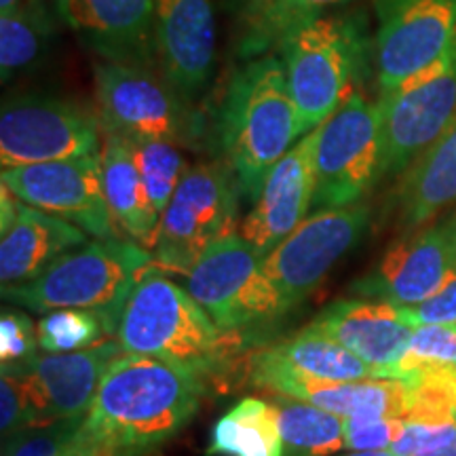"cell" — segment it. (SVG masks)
Instances as JSON below:
<instances>
[{
    "label": "cell",
    "instance_id": "24",
    "mask_svg": "<svg viewBox=\"0 0 456 456\" xmlns=\"http://www.w3.org/2000/svg\"><path fill=\"white\" fill-rule=\"evenodd\" d=\"M102 184L114 224L142 248H155L161 214L157 212L142 180L129 142L104 134L102 142Z\"/></svg>",
    "mask_w": 456,
    "mask_h": 456
},
{
    "label": "cell",
    "instance_id": "21",
    "mask_svg": "<svg viewBox=\"0 0 456 456\" xmlns=\"http://www.w3.org/2000/svg\"><path fill=\"white\" fill-rule=\"evenodd\" d=\"M249 380L258 389L298 399L340 419H402L406 412V385L399 379L322 380L288 370L252 366Z\"/></svg>",
    "mask_w": 456,
    "mask_h": 456
},
{
    "label": "cell",
    "instance_id": "6",
    "mask_svg": "<svg viewBox=\"0 0 456 456\" xmlns=\"http://www.w3.org/2000/svg\"><path fill=\"white\" fill-rule=\"evenodd\" d=\"M94 81L95 112L104 134L129 142H171L180 148L201 140V114L155 68L98 61Z\"/></svg>",
    "mask_w": 456,
    "mask_h": 456
},
{
    "label": "cell",
    "instance_id": "20",
    "mask_svg": "<svg viewBox=\"0 0 456 456\" xmlns=\"http://www.w3.org/2000/svg\"><path fill=\"white\" fill-rule=\"evenodd\" d=\"M155 53L165 81L184 98H197L216 66L212 0H157Z\"/></svg>",
    "mask_w": 456,
    "mask_h": 456
},
{
    "label": "cell",
    "instance_id": "34",
    "mask_svg": "<svg viewBox=\"0 0 456 456\" xmlns=\"http://www.w3.org/2000/svg\"><path fill=\"white\" fill-rule=\"evenodd\" d=\"M456 366V323H419L395 379L416 368Z\"/></svg>",
    "mask_w": 456,
    "mask_h": 456
},
{
    "label": "cell",
    "instance_id": "36",
    "mask_svg": "<svg viewBox=\"0 0 456 456\" xmlns=\"http://www.w3.org/2000/svg\"><path fill=\"white\" fill-rule=\"evenodd\" d=\"M37 326L24 311L4 306L0 315V362L21 363L37 355Z\"/></svg>",
    "mask_w": 456,
    "mask_h": 456
},
{
    "label": "cell",
    "instance_id": "42",
    "mask_svg": "<svg viewBox=\"0 0 456 456\" xmlns=\"http://www.w3.org/2000/svg\"><path fill=\"white\" fill-rule=\"evenodd\" d=\"M419 456H456V437L448 444V446H442V448L431 450V452H425V454H419Z\"/></svg>",
    "mask_w": 456,
    "mask_h": 456
},
{
    "label": "cell",
    "instance_id": "23",
    "mask_svg": "<svg viewBox=\"0 0 456 456\" xmlns=\"http://www.w3.org/2000/svg\"><path fill=\"white\" fill-rule=\"evenodd\" d=\"M456 203V117L450 127L399 175L393 195L397 226L403 231L436 220Z\"/></svg>",
    "mask_w": 456,
    "mask_h": 456
},
{
    "label": "cell",
    "instance_id": "29",
    "mask_svg": "<svg viewBox=\"0 0 456 456\" xmlns=\"http://www.w3.org/2000/svg\"><path fill=\"white\" fill-rule=\"evenodd\" d=\"M346 0H273L258 17L243 24L239 55L256 60L277 49L279 43L302 21L326 15L336 4Z\"/></svg>",
    "mask_w": 456,
    "mask_h": 456
},
{
    "label": "cell",
    "instance_id": "31",
    "mask_svg": "<svg viewBox=\"0 0 456 456\" xmlns=\"http://www.w3.org/2000/svg\"><path fill=\"white\" fill-rule=\"evenodd\" d=\"M38 346L47 353H74L110 338V330L95 311L57 309L37 323Z\"/></svg>",
    "mask_w": 456,
    "mask_h": 456
},
{
    "label": "cell",
    "instance_id": "38",
    "mask_svg": "<svg viewBox=\"0 0 456 456\" xmlns=\"http://www.w3.org/2000/svg\"><path fill=\"white\" fill-rule=\"evenodd\" d=\"M456 437L452 423H406L395 444L389 448L393 456H419L442 446H448Z\"/></svg>",
    "mask_w": 456,
    "mask_h": 456
},
{
    "label": "cell",
    "instance_id": "25",
    "mask_svg": "<svg viewBox=\"0 0 456 456\" xmlns=\"http://www.w3.org/2000/svg\"><path fill=\"white\" fill-rule=\"evenodd\" d=\"M252 366L279 368L311 379L338 380V383L379 379L374 370L353 355L346 346L309 326L256 353Z\"/></svg>",
    "mask_w": 456,
    "mask_h": 456
},
{
    "label": "cell",
    "instance_id": "15",
    "mask_svg": "<svg viewBox=\"0 0 456 456\" xmlns=\"http://www.w3.org/2000/svg\"><path fill=\"white\" fill-rule=\"evenodd\" d=\"M0 184L9 186L26 205L72 222L95 239L118 237L102 184V151L64 161L3 169Z\"/></svg>",
    "mask_w": 456,
    "mask_h": 456
},
{
    "label": "cell",
    "instance_id": "17",
    "mask_svg": "<svg viewBox=\"0 0 456 456\" xmlns=\"http://www.w3.org/2000/svg\"><path fill=\"white\" fill-rule=\"evenodd\" d=\"M157 0H53L55 17L100 61L155 68Z\"/></svg>",
    "mask_w": 456,
    "mask_h": 456
},
{
    "label": "cell",
    "instance_id": "7",
    "mask_svg": "<svg viewBox=\"0 0 456 456\" xmlns=\"http://www.w3.org/2000/svg\"><path fill=\"white\" fill-rule=\"evenodd\" d=\"M241 197L228 163L188 167L161 214L152 248L155 266L186 275L212 245L235 235Z\"/></svg>",
    "mask_w": 456,
    "mask_h": 456
},
{
    "label": "cell",
    "instance_id": "10",
    "mask_svg": "<svg viewBox=\"0 0 456 456\" xmlns=\"http://www.w3.org/2000/svg\"><path fill=\"white\" fill-rule=\"evenodd\" d=\"M98 112L70 100L21 95L0 110V165L3 169L53 163L102 151Z\"/></svg>",
    "mask_w": 456,
    "mask_h": 456
},
{
    "label": "cell",
    "instance_id": "18",
    "mask_svg": "<svg viewBox=\"0 0 456 456\" xmlns=\"http://www.w3.org/2000/svg\"><path fill=\"white\" fill-rule=\"evenodd\" d=\"M317 140L319 127L302 135L292 151L279 159L241 222V237L262 258L311 214L315 197Z\"/></svg>",
    "mask_w": 456,
    "mask_h": 456
},
{
    "label": "cell",
    "instance_id": "40",
    "mask_svg": "<svg viewBox=\"0 0 456 456\" xmlns=\"http://www.w3.org/2000/svg\"><path fill=\"white\" fill-rule=\"evenodd\" d=\"M17 209H20V199L9 191V186H0V232H4L13 224L17 218Z\"/></svg>",
    "mask_w": 456,
    "mask_h": 456
},
{
    "label": "cell",
    "instance_id": "3",
    "mask_svg": "<svg viewBox=\"0 0 456 456\" xmlns=\"http://www.w3.org/2000/svg\"><path fill=\"white\" fill-rule=\"evenodd\" d=\"M125 355L155 357L208 387L224 374L228 340L191 292L152 266L131 289L117 328Z\"/></svg>",
    "mask_w": 456,
    "mask_h": 456
},
{
    "label": "cell",
    "instance_id": "39",
    "mask_svg": "<svg viewBox=\"0 0 456 456\" xmlns=\"http://www.w3.org/2000/svg\"><path fill=\"white\" fill-rule=\"evenodd\" d=\"M416 323H456V262L448 271L440 289L423 305L408 309Z\"/></svg>",
    "mask_w": 456,
    "mask_h": 456
},
{
    "label": "cell",
    "instance_id": "11",
    "mask_svg": "<svg viewBox=\"0 0 456 456\" xmlns=\"http://www.w3.org/2000/svg\"><path fill=\"white\" fill-rule=\"evenodd\" d=\"M372 218L366 203L315 209L265 256L266 277L275 285L283 313H289L315 292L334 265L359 243Z\"/></svg>",
    "mask_w": 456,
    "mask_h": 456
},
{
    "label": "cell",
    "instance_id": "9",
    "mask_svg": "<svg viewBox=\"0 0 456 456\" xmlns=\"http://www.w3.org/2000/svg\"><path fill=\"white\" fill-rule=\"evenodd\" d=\"M262 260L235 232L212 245L186 273V289L222 334L241 336L285 315Z\"/></svg>",
    "mask_w": 456,
    "mask_h": 456
},
{
    "label": "cell",
    "instance_id": "1",
    "mask_svg": "<svg viewBox=\"0 0 456 456\" xmlns=\"http://www.w3.org/2000/svg\"><path fill=\"white\" fill-rule=\"evenodd\" d=\"M205 385L155 357H117L102 376L81 433L98 456H151L195 419Z\"/></svg>",
    "mask_w": 456,
    "mask_h": 456
},
{
    "label": "cell",
    "instance_id": "28",
    "mask_svg": "<svg viewBox=\"0 0 456 456\" xmlns=\"http://www.w3.org/2000/svg\"><path fill=\"white\" fill-rule=\"evenodd\" d=\"M55 34V17L45 0H26L24 4L0 13V74L7 83L15 74L30 68Z\"/></svg>",
    "mask_w": 456,
    "mask_h": 456
},
{
    "label": "cell",
    "instance_id": "14",
    "mask_svg": "<svg viewBox=\"0 0 456 456\" xmlns=\"http://www.w3.org/2000/svg\"><path fill=\"white\" fill-rule=\"evenodd\" d=\"M454 262L456 209L397 239L366 275L351 283V294L412 309L440 289Z\"/></svg>",
    "mask_w": 456,
    "mask_h": 456
},
{
    "label": "cell",
    "instance_id": "41",
    "mask_svg": "<svg viewBox=\"0 0 456 456\" xmlns=\"http://www.w3.org/2000/svg\"><path fill=\"white\" fill-rule=\"evenodd\" d=\"M239 3H241V24H248L269 7L273 0H239Z\"/></svg>",
    "mask_w": 456,
    "mask_h": 456
},
{
    "label": "cell",
    "instance_id": "30",
    "mask_svg": "<svg viewBox=\"0 0 456 456\" xmlns=\"http://www.w3.org/2000/svg\"><path fill=\"white\" fill-rule=\"evenodd\" d=\"M406 423L456 425V366L416 368L403 374Z\"/></svg>",
    "mask_w": 456,
    "mask_h": 456
},
{
    "label": "cell",
    "instance_id": "13",
    "mask_svg": "<svg viewBox=\"0 0 456 456\" xmlns=\"http://www.w3.org/2000/svg\"><path fill=\"white\" fill-rule=\"evenodd\" d=\"M376 17L380 95L419 77L456 43V0H376Z\"/></svg>",
    "mask_w": 456,
    "mask_h": 456
},
{
    "label": "cell",
    "instance_id": "26",
    "mask_svg": "<svg viewBox=\"0 0 456 456\" xmlns=\"http://www.w3.org/2000/svg\"><path fill=\"white\" fill-rule=\"evenodd\" d=\"M208 456H283V440L271 402L245 397L216 420Z\"/></svg>",
    "mask_w": 456,
    "mask_h": 456
},
{
    "label": "cell",
    "instance_id": "37",
    "mask_svg": "<svg viewBox=\"0 0 456 456\" xmlns=\"http://www.w3.org/2000/svg\"><path fill=\"white\" fill-rule=\"evenodd\" d=\"M402 429V419H345V448L351 452L389 450Z\"/></svg>",
    "mask_w": 456,
    "mask_h": 456
},
{
    "label": "cell",
    "instance_id": "19",
    "mask_svg": "<svg viewBox=\"0 0 456 456\" xmlns=\"http://www.w3.org/2000/svg\"><path fill=\"white\" fill-rule=\"evenodd\" d=\"M416 326L408 309L359 296L334 300L309 323L366 362L379 379H395Z\"/></svg>",
    "mask_w": 456,
    "mask_h": 456
},
{
    "label": "cell",
    "instance_id": "12",
    "mask_svg": "<svg viewBox=\"0 0 456 456\" xmlns=\"http://www.w3.org/2000/svg\"><path fill=\"white\" fill-rule=\"evenodd\" d=\"M383 178L402 175L456 117V43L440 61L379 98Z\"/></svg>",
    "mask_w": 456,
    "mask_h": 456
},
{
    "label": "cell",
    "instance_id": "32",
    "mask_svg": "<svg viewBox=\"0 0 456 456\" xmlns=\"http://www.w3.org/2000/svg\"><path fill=\"white\" fill-rule=\"evenodd\" d=\"M129 146L142 180L148 188V195L155 203L157 212L163 214L188 171L184 155H182L180 146L171 144V142H129Z\"/></svg>",
    "mask_w": 456,
    "mask_h": 456
},
{
    "label": "cell",
    "instance_id": "43",
    "mask_svg": "<svg viewBox=\"0 0 456 456\" xmlns=\"http://www.w3.org/2000/svg\"><path fill=\"white\" fill-rule=\"evenodd\" d=\"M26 0H0V13H9V11H13L20 7V4H24Z\"/></svg>",
    "mask_w": 456,
    "mask_h": 456
},
{
    "label": "cell",
    "instance_id": "8",
    "mask_svg": "<svg viewBox=\"0 0 456 456\" xmlns=\"http://www.w3.org/2000/svg\"><path fill=\"white\" fill-rule=\"evenodd\" d=\"M383 180V118L379 102L362 91L319 125L315 152V209L363 203Z\"/></svg>",
    "mask_w": 456,
    "mask_h": 456
},
{
    "label": "cell",
    "instance_id": "5",
    "mask_svg": "<svg viewBox=\"0 0 456 456\" xmlns=\"http://www.w3.org/2000/svg\"><path fill=\"white\" fill-rule=\"evenodd\" d=\"M289 94L309 134L349 100L368 60L366 21L357 15H319L279 43Z\"/></svg>",
    "mask_w": 456,
    "mask_h": 456
},
{
    "label": "cell",
    "instance_id": "4",
    "mask_svg": "<svg viewBox=\"0 0 456 456\" xmlns=\"http://www.w3.org/2000/svg\"><path fill=\"white\" fill-rule=\"evenodd\" d=\"M152 266L151 249L131 239H95L66 252L32 281L3 288V300L41 315L57 309L95 311L117 334L131 289Z\"/></svg>",
    "mask_w": 456,
    "mask_h": 456
},
{
    "label": "cell",
    "instance_id": "22",
    "mask_svg": "<svg viewBox=\"0 0 456 456\" xmlns=\"http://www.w3.org/2000/svg\"><path fill=\"white\" fill-rule=\"evenodd\" d=\"M83 243L87 232L77 224L20 201L17 218L0 239V283L11 288L32 281Z\"/></svg>",
    "mask_w": 456,
    "mask_h": 456
},
{
    "label": "cell",
    "instance_id": "2",
    "mask_svg": "<svg viewBox=\"0 0 456 456\" xmlns=\"http://www.w3.org/2000/svg\"><path fill=\"white\" fill-rule=\"evenodd\" d=\"M220 146L241 195L254 203L269 171L306 135L279 55H262L239 68L220 110Z\"/></svg>",
    "mask_w": 456,
    "mask_h": 456
},
{
    "label": "cell",
    "instance_id": "27",
    "mask_svg": "<svg viewBox=\"0 0 456 456\" xmlns=\"http://www.w3.org/2000/svg\"><path fill=\"white\" fill-rule=\"evenodd\" d=\"M283 440V456H334L345 448V419L313 403L279 395L271 402Z\"/></svg>",
    "mask_w": 456,
    "mask_h": 456
},
{
    "label": "cell",
    "instance_id": "44",
    "mask_svg": "<svg viewBox=\"0 0 456 456\" xmlns=\"http://www.w3.org/2000/svg\"><path fill=\"white\" fill-rule=\"evenodd\" d=\"M345 456H393L389 450H376V452H351Z\"/></svg>",
    "mask_w": 456,
    "mask_h": 456
},
{
    "label": "cell",
    "instance_id": "35",
    "mask_svg": "<svg viewBox=\"0 0 456 456\" xmlns=\"http://www.w3.org/2000/svg\"><path fill=\"white\" fill-rule=\"evenodd\" d=\"M0 429L3 440H13L20 433L34 429L30 399H28L26 387L13 370L3 366V379H0Z\"/></svg>",
    "mask_w": 456,
    "mask_h": 456
},
{
    "label": "cell",
    "instance_id": "33",
    "mask_svg": "<svg viewBox=\"0 0 456 456\" xmlns=\"http://www.w3.org/2000/svg\"><path fill=\"white\" fill-rule=\"evenodd\" d=\"M83 419L78 416L20 433L4 442L3 456H98L83 437Z\"/></svg>",
    "mask_w": 456,
    "mask_h": 456
},
{
    "label": "cell",
    "instance_id": "16",
    "mask_svg": "<svg viewBox=\"0 0 456 456\" xmlns=\"http://www.w3.org/2000/svg\"><path fill=\"white\" fill-rule=\"evenodd\" d=\"M121 355V345L114 338L102 340L83 351L34 355L28 362L3 366L13 370L24 383L37 429L87 414L102 376Z\"/></svg>",
    "mask_w": 456,
    "mask_h": 456
}]
</instances>
